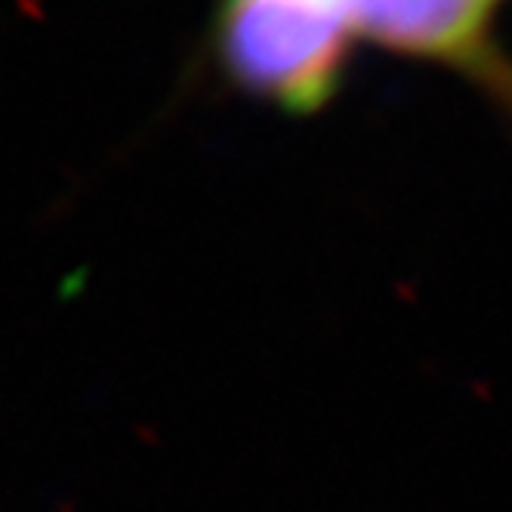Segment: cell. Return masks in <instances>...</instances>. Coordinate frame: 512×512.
Segmentation results:
<instances>
[{
  "mask_svg": "<svg viewBox=\"0 0 512 512\" xmlns=\"http://www.w3.org/2000/svg\"><path fill=\"white\" fill-rule=\"evenodd\" d=\"M352 34L343 0H223L216 53L238 87L306 115L340 87Z\"/></svg>",
  "mask_w": 512,
  "mask_h": 512,
  "instance_id": "cell-1",
  "label": "cell"
},
{
  "mask_svg": "<svg viewBox=\"0 0 512 512\" xmlns=\"http://www.w3.org/2000/svg\"><path fill=\"white\" fill-rule=\"evenodd\" d=\"M355 34L408 56L482 68L491 0H343Z\"/></svg>",
  "mask_w": 512,
  "mask_h": 512,
  "instance_id": "cell-2",
  "label": "cell"
}]
</instances>
